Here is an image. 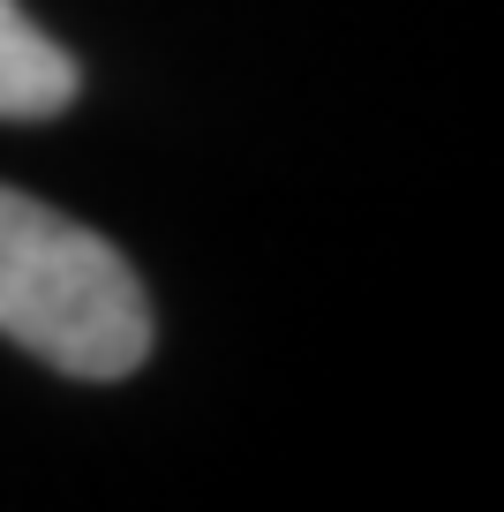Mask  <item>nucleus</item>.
<instances>
[{"label":"nucleus","mask_w":504,"mask_h":512,"mask_svg":"<svg viewBox=\"0 0 504 512\" xmlns=\"http://www.w3.org/2000/svg\"><path fill=\"white\" fill-rule=\"evenodd\" d=\"M0 339L83 384L151 362V302L128 256L68 211L0 181Z\"/></svg>","instance_id":"obj_1"},{"label":"nucleus","mask_w":504,"mask_h":512,"mask_svg":"<svg viewBox=\"0 0 504 512\" xmlns=\"http://www.w3.org/2000/svg\"><path fill=\"white\" fill-rule=\"evenodd\" d=\"M83 91V68L68 61V46H53L23 0H0V121H53Z\"/></svg>","instance_id":"obj_2"}]
</instances>
